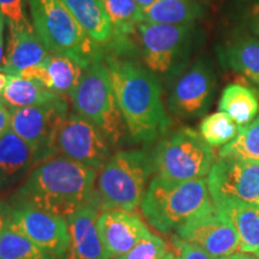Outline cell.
Instances as JSON below:
<instances>
[{
  "label": "cell",
  "mask_w": 259,
  "mask_h": 259,
  "mask_svg": "<svg viewBox=\"0 0 259 259\" xmlns=\"http://www.w3.org/2000/svg\"><path fill=\"white\" fill-rule=\"evenodd\" d=\"M131 47L109 50L105 61L130 142L150 145L167 134L170 119L162 102L160 79L132 56Z\"/></svg>",
  "instance_id": "1"
},
{
  "label": "cell",
  "mask_w": 259,
  "mask_h": 259,
  "mask_svg": "<svg viewBox=\"0 0 259 259\" xmlns=\"http://www.w3.org/2000/svg\"><path fill=\"white\" fill-rule=\"evenodd\" d=\"M96 179L97 170L56 155L29 171L12 194L11 202L29 204L64 219L84 205L100 210Z\"/></svg>",
  "instance_id": "2"
},
{
  "label": "cell",
  "mask_w": 259,
  "mask_h": 259,
  "mask_svg": "<svg viewBox=\"0 0 259 259\" xmlns=\"http://www.w3.org/2000/svg\"><path fill=\"white\" fill-rule=\"evenodd\" d=\"M30 22L51 53L66 56L83 69L105 59L102 45L89 36L61 0H28Z\"/></svg>",
  "instance_id": "3"
},
{
  "label": "cell",
  "mask_w": 259,
  "mask_h": 259,
  "mask_svg": "<svg viewBox=\"0 0 259 259\" xmlns=\"http://www.w3.org/2000/svg\"><path fill=\"white\" fill-rule=\"evenodd\" d=\"M211 204L205 178L173 181L155 176L145 191L141 210L149 225L168 234Z\"/></svg>",
  "instance_id": "4"
},
{
  "label": "cell",
  "mask_w": 259,
  "mask_h": 259,
  "mask_svg": "<svg viewBox=\"0 0 259 259\" xmlns=\"http://www.w3.org/2000/svg\"><path fill=\"white\" fill-rule=\"evenodd\" d=\"M153 173L150 151L145 149L116 151L100 170L96 181L100 210L135 211L141 205Z\"/></svg>",
  "instance_id": "5"
},
{
  "label": "cell",
  "mask_w": 259,
  "mask_h": 259,
  "mask_svg": "<svg viewBox=\"0 0 259 259\" xmlns=\"http://www.w3.org/2000/svg\"><path fill=\"white\" fill-rule=\"evenodd\" d=\"M136 34L143 64L158 79L166 80H174L187 69L200 40L196 23L171 25L142 22Z\"/></svg>",
  "instance_id": "6"
},
{
  "label": "cell",
  "mask_w": 259,
  "mask_h": 259,
  "mask_svg": "<svg viewBox=\"0 0 259 259\" xmlns=\"http://www.w3.org/2000/svg\"><path fill=\"white\" fill-rule=\"evenodd\" d=\"M74 112L96 126L112 148H119L130 141L128 132L116 102L105 59L89 65L72 95Z\"/></svg>",
  "instance_id": "7"
},
{
  "label": "cell",
  "mask_w": 259,
  "mask_h": 259,
  "mask_svg": "<svg viewBox=\"0 0 259 259\" xmlns=\"http://www.w3.org/2000/svg\"><path fill=\"white\" fill-rule=\"evenodd\" d=\"M150 154L154 173L173 181L204 179L216 162L213 149L191 127L162 136Z\"/></svg>",
  "instance_id": "8"
},
{
  "label": "cell",
  "mask_w": 259,
  "mask_h": 259,
  "mask_svg": "<svg viewBox=\"0 0 259 259\" xmlns=\"http://www.w3.org/2000/svg\"><path fill=\"white\" fill-rule=\"evenodd\" d=\"M11 130L35 151L38 162L57 155V138L69 115L65 97L38 106L10 109Z\"/></svg>",
  "instance_id": "9"
},
{
  "label": "cell",
  "mask_w": 259,
  "mask_h": 259,
  "mask_svg": "<svg viewBox=\"0 0 259 259\" xmlns=\"http://www.w3.org/2000/svg\"><path fill=\"white\" fill-rule=\"evenodd\" d=\"M215 88V66L209 57H199L173 80L168 109L181 119L200 118L208 112Z\"/></svg>",
  "instance_id": "10"
},
{
  "label": "cell",
  "mask_w": 259,
  "mask_h": 259,
  "mask_svg": "<svg viewBox=\"0 0 259 259\" xmlns=\"http://www.w3.org/2000/svg\"><path fill=\"white\" fill-rule=\"evenodd\" d=\"M208 189L215 208L259 200V162L220 158L208 176Z\"/></svg>",
  "instance_id": "11"
},
{
  "label": "cell",
  "mask_w": 259,
  "mask_h": 259,
  "mask_svg": "<svg viewBox=\"0 0 259 259\" xmlns=\"http://www.w3.org/2000/svg\"><path fill=\"white\" fill-rule=\"evenodd\" d=\"M112 145L102 132L78 113H69L57 138V154L95 170L112 157Z\"/></svg>",
  "instance_id": "12"
},
{
  "label": "cell",
  "mask_w": 259,
  "mask_h": 259,
  "mask_svg": "<svg viewBox=\"0 0 259 259\" xmlns=\"http://www.w3.org/2000/svg\"><path fill=\"white\" fill-rule=\"evenodd\" d=\"M176 232L178 238L198 246L212 259L240 251V240L234 226L213 204L187 220Z\"/></svg>",
  "instance_id": "13"
},
{
  "label": "cell",
  "mask_w": 259,
  "mask_h": 259,
  "mask_svg": "<svg viewBox=\"0 0 259 259\" xmlns=\"http://www.w3.org/2000/svg\"><path fill=\"white\" fill-rule=\"evenodd\" d=\"M10 204L11 225L17 231L57 258L67 259L71 239L66 219L25 203Z\"/></svg>",
  "instance_id": "14"
},
{
  "label": "cell",
  "mask_w": 259,
  "mask_h": 259,
  "mask_svg": "<svg viewBox=\"0 0 259 259\" xmlns=\"http://www.w3.org/2000/svg\"><path fill=\"white\" fill-rule=\"evenodd\" d=\"M97 231L112 259L126 253L151 233L138 215L125 210L102 211L97 219Z\"/></svg>",
  "instance_id": "15"
},
{
  "label": "cell",
  "mask_w": 259,
  "mask_h": 259,
  "mask_svg": "<svg viewBox=\"0 0 259 259\" xmlns=\"http://www.w3.org/2000/svg\"><path fill=\"white\" fill-rule=\"evenodd\" d=\"M9 40L2 69L9 74H19L23 71L44 64L51 52L32 27L31 22L21 25H10Z\"/></svg>",
  "instance_id": "16"
},
{
  "label": "cell",
  "mask_w": 259,
  "mask_h": 259,
  "mask_svg": "<svg viewBox=\"0 0 259 259\" xmlns=\"http://www.w3.org/2000/svg\"><path fill=\"white\" fill-rule=\"evenodd\" d=\"M99 216L96 206L84 205L66 219L71 239L67 259H112L97 231Z\"/></svg>",
  "instance_id": "17"
},
{
  "label": "cell",
  "mask_w": 259,
  "mask_h": 259,
  "mask_svg": "<svg viewBox=\"0 0 259 259\" xmlns=\"http://www.w3.org/2000/svg\"><path fill=\"white\" fill-rule=\"evenodd\" d=\"M218 54L223 66L259 87V38L239 29L218 47Z\"/></svg>",
  "instance_id": "18"
},
{
  "label": "cell",
  "mask_w": 259,
  "mask_h": 259,
  "mask_svg": "<svg viewBox=\"0 0 259 259\" xmlns=\"http://www.w3.org/2000/svg\"><path fill=\"white\" fill-rule=\"evenodd\" d=\"M38 163L30 145L11 128L0 136V191L25 179Z\"/></svg>",
  "instance_id": "19"
},
{
  "label": "cell",
  "mask_w": 259,
  "mask_h": 259,
  "mask_svg": "<svg viewBox=\"0 0 259 259\" xmlns=\"http://www.w3.org/2000/svg\"><path fill=\"white\" fill-rule=\"evenodd\" d=\"M204 0H156L144 11V22L158 24H194L204 17Z\"/></svg>",
  "instance_id": "20"
},
{
  "label": "cell",
  "mask_w": 259,
  "mask_h": 259,
  "mask_svg": "<svg viewBox=\"0 0 259 259\" xmlns=\"http://www.w3.org/2000/svg\"><path fill=\"white\" fill-rule=\"evenodd\" d=\"M82 28L100 45H111L113 30L101 0H61Z\"/></svg>",
  "instance_id": "21"
},
{
  "label": "cell",
  "mask_w": 259,
  "mask_h": 259,
  "mask_svg": "<svg viewBox=\"0 0 259 259\" xmlns=\"http://www.w3.org/2000/svg\"><path fill=\"white\" fill-rule=\"evenodd\" d=\"M37 80L25 78L19 74H10L9 83L0 96V100L9 109L24 108V107L38 106L60 99Z\"/></svg>",
  "instance_id": "22"
},
{
  "label": "cell",
  "mask_w": 259,
  "mask_h": 259,
  "mask_svg": "<svg viewBox=\"0 0 259 259\" xmlns=\"http://www.w3.org/2000/svg\"><path fill=\"white\" fill-rule=\"evenodd\" d=\"M234 226L241 252H259V200L229 204L219 209Z\"/></svg>",
  "instance_id": "23"
},
{
  "label": "cell",
  "mask_w": 259,
  "mask_h": 259,
  "mask_svg": "<svg viewBox=\"0 0 259 259\" xmlns=\"http://www.w3.org/2000/svg\"><path fill=\"white\" fill-rule=\"evenodd\" d=\"M219 108L231 116L235 124L245 126L253 121L258 115L259 96L250 87L232 83L222 92Z\"/></svg>",
  "instance_id": "24"
},
{
  "label": "cell",
  "mask_w": 259,
  "mask_h": 259,
  "mask_svg": "<svg viewBox=\"0 0 259 259\" xmlns=\"http://www.w3.org/2000/svg\"><path fill=\"white\" fill-rule=\"evenodd\" d=\"M113 30V42L128 40L144 22V11L135 0H101ZM109 46V45H108Z\"/></svg>",
  "instance_id": "25"
},
{
  "label": "cell",
  "mask_w": 259,
  "mask_h": 259,
  "mask_svg": "<svg viewBox=\"0 0 259 259\" xmlns=\"http://www.w3.org/2000/svg\"><path fill=\"white\" fill-rule=\"evenodd\" d=\"M44 66L50 76V90L69 99L79 84L85 70L71 58L56 53L50 54Z\"/></svg>",
  "instance_id": "26"
},
{
  "label": "cell",
  "mask_w": 259,
  "mask_h": 259,
  "mask_svg": "<svg viewBox=\"0 0 259 259\" xmlns=\"http://www.w3.org/2000/svg\"><path fill=\"white\" fill-rule=\"evenodd\" d=\"M0 259H57L10 223L0 238Z\"/></svg>",
  "instance_id": "27"
},
{
  "label": "cell",
  "mask_w": 259,
  "mask_h": 259,
  "mask_svg": "<svg viewBox=\"0 0 259 259\" xmlns=\"http://www.w3.org/2000/svg\"><path fill=\"white\" fill-rule=\"evenodd\" d=\"M219 157L259 162V114L250 124L240 126L238 136L220 149Z\"/></svg>",
  "instance_id": "28"
},
{
  "label": "cell",
  "mask_w": 259,
  "mask_h": 259,
  "mask_svg": "<svg viewBox=\"0 0 259 259\" xmlns=\"http://www.w3.org/2000/svg\"><path fill=\"white\" fill-rule=\"evenodd\" d=\"M240 131V126L226 114L225 112H215L206 115L199 125V134L211 148L223 147L232 142Z\"/></svg>",
  "instance_id": "29"
},
{
  "label": "cell",
  "mask_w": 259,
  "mask_h": 259,
  "mask_svg": "<svg viewBox=\"0 0 259 259\" xmlns=\"http://www.w3.org/2000/svg\"><path fill=\"white\" fill-rule=\"evenodd\" d=\"M167 253L168 246L164 240L150 233L131 250L114 259H162Z\"/></svg>",
  "instance_id": "30"
},
{
  "label": "cell",
  "mask_w": 259,
  "mask_h": 259,
  "mask_svg": "<svg viewBox=\"0 0 259 259\" xmlns=\"http://www.w3.org/2000/svg\"><path fill=\"white\" fill-rule=\"evenodd\" d=\"M27 3L28 0H0V16H3L9 27L30 22L25 12Z\"/></svg>",
  "instance_id": "31"
},
{
  "label": "cell",
  "mask_w": 259,
  "mask_h": 259,
  "mask_svg": "<svg viewBox=\"0 0 259 259\" xmlns=\"http://www.w3.org/2000/svg\"><path fill=\"white\" fill-rule=\"evenodd\" d=\"M173 245L177 251V259H212L198 246L184 241L177 235L173 236Z\"/></svg>",
  "instance_id": "32"
},
{
  "label": "cell",
  "mask_w": 259,
  "mask_h": 259,
  "mask_svg": "<svg viewBox=\"0 0 259 259\" xmlns=\"http://www.w3.org/2000/svg\"><path fill=\"white\" fill-rule=\"evenodd\" d=\"M241 21L244 29L259 38V0H252L242 10Z\"/></svg>",
  "instance_id": "33"
},
{
  "label": "cell",
  "mask_w": 259,
  "mask_h": 259,
  "mask_svg": "<svg viewBox=\"0 0 259 259\" xmlns=\"http://www.w3.org/2000/svg\"><path fill=\"white\" fill-rule=\"evenodd\" d=\"M12 218V208L11 204L5 202V200H0V238L4 234L10 223H11Z\"/></svg>",
  "instance_id": "34"
},
{
  "label": "cell",
  "mask_w": 259,
  "mask_h": 259,
  "mask_svg": "<svg viewBox=\"0 0 259 259\" xmlns=\"http://www.w3.org/2000/svg\"><path fill=\"white\" fill-rule=\"evenodd\" d=\"M11 128V114L10 109L0 100V136Z\"/></svg>",
  "instance_id": "35"
},
{
  "label": "cell",
  "mask_w": 259,
  "mask_h": 259,
  "mask_svg": "<svg viewBox=\"0 0 259 259\" xmlns=\"http://www.w3.org/2000/svg\"><path fill=\"white\" fill-rule=\"evenodd\" d=\"M5 19L3 16H0V69H2L3 63H4L5 58V38H4V31H5Z\"/></svg>",
  "instance_id": "36"
},
{
  "label": "cell",
  "mask_w": 259,
  "mask_h": 259,
  "mask_svg": "<svg viewBox=\"0 0 259 259\" xmlns=\"http://www.w3.org/2000/svg\"><path fill=\"white\" fill-rule=\"evenodd\" d=\"M220 259H259V252H235L231 255H226Z\"/></svg>",
  "instance_id": "37"
},
{
  "label": "cell",
  "mask_w": 259,
  "mask_h": 259,
  "mask_svg": "<svg viewBox=\"0 0 259 259\" xmlns=\"http://www.w3.org/2000/svg\"><path fill=\"white\" fill-rule=\"evenodd\" d=\"M9 78H10V74L8 72H5V71L0 70V96L3 95L6 85H8Z\"/></svg>",
  "instance_id": "38"
},
{
  "label": "cell",
  "mask_w": 259,
  "mask_h": 259,
  "mask_svg": "<svg viewBox=\"0 0 259 259\" xmlns=\"http://www.w3.org/2000/svg\"><path fill=\"white\" fill-rule=\"evenodd\" d=\"M135 2L141 6V9L143 10V11H145V10H148L151 5H154V3L156 2V0H135Z\"/></svg>",
  "instance_id": "39"
},
{
  "label": "cell",
  "mask_w": 259,
  "mask_h": 259,
  "mask_svg": "<svg viewBox=\"0 0 259 259\" xmlns=\"http://www.w3.org/2000/svg\"><path fill=\"white\" fill-rule=\"evenodd\" d=\"M162 259H177V257H176V254L171 253V252H168V253L164 255V257Z\"/></svg>",
  "instance_id": "40"
}]
</instances>
